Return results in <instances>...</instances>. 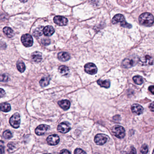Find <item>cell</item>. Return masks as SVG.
<instances>
[{"instance_id": "16", "label": "cell", "mask_w": 154, "mask_h": 154, "mask_svg": "<svg viewBox=\"0 0 154 154\" xmlns=\"http://www.w3.org/2000/svg\"><path fill=\"white\" fill-rule=\"evenodd\" d=\"M31 59L35 62H39L42 59V53L39 52H35L31 55Z\"/></svg>"}, {"instance_id": "17", "label": "cell", "mask_w": 154, "mask_h": 154, "mask_svg": "<svg viewBox=\"0 0 154 154\" xmlns=\"http://www.w3.org/2000/svg\"><path fill=\"white\" fill-rule=\"evenodd\" d=\"M58 104L59 106L64 110H68L70 105V102L67 100L58 101Z\"/></svg>"}, {"instance_id": "4", "label": "cell", "mask_w": 154, "mask_h": 154, "mask_svg": "<svg viewBox=\"0 0 154 154\" xmlns=\"http://www.w3.org/2000/svg\"><path fill=\"white\" fill-rule=\"evenodd\" d=\"M138 60L136 57H129L126 58L123 60L122 63V66L125 68H129L134 67L137 64Z\"/></svg>"}, {"instance_id": "1", "label": "cell", "mask_w": 154, "mask_h": 154, "mask_svg": "<svg viewBox=\"0 0 154 154\" xmlns=\"http://www.w3.org/2000/svg\"><path fill=\"white\" fill-rule=\"evenodd\" d=\"M139 21L140 24L142 25L151 26L154 23L153 15L149 13H144L139 16Z\"/></svg>"}, {"instance_id": "24", "label": "cell", "mask_w": 154, "mask_h": 154, "mask_svg": "<svg viewBox=\"0 0 154 154\" xmlns=\"http://www.w3.org/2000/svg\"><path fill=\"white\" fill-rule=\"evenodd\" d=\"M44 28V27L40 26L35 29L33 33V36L35 37H39V36H41L43 33Z\"/></svg>"}, {"instance_id": "36", "label": "cell", "mask_w": 154, "mask_h": 154, "mask_svg": "<svg viewBox=\"0 0 154 154\" xmlns=\"http://www.w3.org/2000/svg\"><path fill=\"white\" fill-rule=\"evenodd\" d=\"M60 154H71V153L67 150L64 149L60 151Z\"/></svg>"}, {"instance_id": "37", "label": "cell", "mask_w": 154, "mask_h": 154, "mask_svg": "<svg viewBox=\"0 0 154 154\" xmlns=\"http://www.w3.org/2000/svg\"><path fill=\"white\" fill-rule=\"evenodd\" d=\"M129 154H137V151L136 149L135 148L132 147L131 148V150Z\"/></svg>"}, {"instance_id": "12", "label": "cell", "mask_w": 154, "mask_h": 154, "mask_svg": "<svg viewBox=\"0 0 154 154\" xmlns=\"http://www.w3.org/2000/svg\"><path fill=\"white\" fill-rule=\"evenodd\" d=\"M49 129V126L45 124H41L38 126L35 129V132L38 136H42L46 133Z\"/></svg>"}, {"instance_id": "30", "label": "cell", "mask_w": 154, "mask_h": 154, "mask_svg": "<svg viewBox=\"0 0 154 154\" xmlns=\"http://www.w3.org/2000/svg\"><path fill=\"white\" fill-rule=\"evenodd\" d=\"M9 80V77L5 74L0 75V82H7Z\"/></svg>"}, {"instance_id": "26", "label": "cell", "mask_w": 154, "mask_h": 154, "mask_svg": "<svg viewBox=\"0 0 154 154\" xmlns=\"http://www.w3.org/2000/svg\"><path fill=\"white\" fill-rule=\"evenodd\" d=\"M133 81L137 85H142L143 83V78L139 76H134L133 77Z\"/></svg>"}, {"instance_id": "13", "label": "cell", "mask_w": 154, "mask_h": 154, "mask_svg": "<svg viewBox=\"0 0 154 154\" xmlns=\"http://www.w3.org/2000/svg\"><path fill=\"white\" fill-rule=\"evenodd\" d=\"M131 110L134 114L139 115L143 113L144 108L141 105L135 104L131 106Z\"/></svg>"}, {"instance_id": "23", "label": "cell", "mask_w": 154, "mask_h": 154, "mask_svg": "<svg viewBox=\"0 0 154 154\" xmlns=\"http://www.w3.org/2000/svg\"><path fill=\"white\" fill-rule=\"evenodd\" d=\"M11 110V105L8 103H4L0 105V110L4 112H8Z\"/></svg>"}, {"instance_id": "9", "label": "cell", "mask_w": 154, "mask_h": 154, "mask_svg": "<svg viewBox=\"0 0 154 154\" xmlns=\"http://www.w3.org/2000/svg\"><path fill=\"white\" fill-rule=\"evenodd\" d=\"M47 142L48 144L50 146H55L58 144L60 142V138L58 135L53 134L48 137L47 138Z\"/></svg>"}, {"instance_id": "5", "label": "cell", "mask_w": 154, "mask_h": 154, "mask_svg": "<svg viewBox=\"0 0 154 154\" xmlns=\"http://www.w3.org/2000/svg\"><path fill=\"white\" fill-rule=\"evenodd\" d=\"M10 123L13 128L18 129L20 123V115L17 113L14 114L10 118Z\"/></svg>"}, {"instance_id": "22", "label": "cell", "mask_w": 154, "mask_h": 154, "mask_svg": "<svg viewBox=\"0 0 154 154\" xmlns=\"http://www.w3.org/2000/svg\"><path fill=\"white\" fill-rule=\"evenodd\" d=\"M97 83L99 86L105 88H108L110 86V82L108 80H99L97 81Z\"/></svg>"}, {"instance_id": "11", "label": "cell", "mask_w": 154, "mask_h": 154, "mask_svg": "<svg viewBox=\"0 0 154 154\" xmlns=\"http://www.w3.org/2000/svg\"><path fill=\"white\" fill-rule=\"evenodd\" d=\"M54 23L59 26H65L68 25V20L62 16H56L53 19Z\"/></svg>"}, {"instance_id": "28", "label": "cell", "mask_w": 154, "mask_h": 154, "mask_svg": "<svg viewBox=\"0 0 154 154\" xmlns=\"http://www.w3.org/2000/svg\"><path fill=\"white\" fill-rule=\"evenodd\" d=\"M8 150L10 152H13L15 149V144L14 142H10L7 145Z\"/></svg>"}, {"instance_id": "29", "label": "cell", "mask_w": 154, "mask_h": 154, "mask_svg": "<svg viewBox=\"0 0 154 154\" xmlns=\"http://www.w3.org/2000/svg\"><path fill=\"white\" fill-rule=\"evenodd\" d=\"M141 153L142 154H147L148 152V148L147 145L144 144L141 149Z\"/></svg>"}, {"instance_id": "40", "label": "cell", "mask_w": 154, "mask_h": 154, "mask_svg": "<svg viewBox=\"0 0 154 154\" xmlns=\"http://www.w3.org/2000/svg\"><path fill=\"white\" fill-rule=\"evenodd\" d=\"M47 154V153H46V154Z\"/></svg>"}, {"instance_id": "33", "label": "cell", "mask_w": 154, "mask_h": 154, "mask_svg": "<svg viewBox=\"0 0 154 154\" xmlns=\"http://www.w3.org/2000/svg\"><path fill=\"white\" fill-rule=\"evenodd\" d=\"M74 154H86L85 151L80 148L76 149L74 151Z\"/></svg>"}, {"instance_id": "35", "label": "cell", "mask_w": 154, "mask_h": 154, "mask_svg": "<svg viewBox=\"0 0 154 154\" xmlns=\"http://www.w3.org/2000/svg\"><path fill=\"white\" fill-rule=\"evenodd\" d=\"M113 119L116 122H119L121 120V117L119 115H116L113 117Z\"/></svg>"}, {"instance_id": "20", "label": "cell", "mask_w": 154, "mask_h": 154, "mask_svg": "<svg viewBox=\"0 0 154 154\" xmlns=\"http://www.w3.org/2000/svg\"><path fill=\"white\" fill-rule=\"evenodd\" d=\"M50 77L49 76L43 77L39 81V84L41 87H46L49 84Z\"/></svg>"}, {"instance_id": "15", "label": "cell", "mask_w": 154, "mask_h": 154, "mask_svg": "<svg viewBox=\"0 0 154 154\" xmlns=\"http://www.w3.org/2000/svg\"><path fill=\"white\" fill-rule=\"evenodd\" d=\"M140 61L143 65H150L153 64V59L152 57L149 55H146L140 59Z\"/></svg>"}, {"instance_id": "38", "label": "cell", "mask_w": 154, "mask_h": 154, "mask_svg": "<svg viewBox=\"0 0 154 154\" xmlns=\"http://www.w3.org/2000/svg\"><path fill=\"white\" fill-rule=\"evenodd\" d=\"M149 90H150V92L152 94H154V87L153 86H150L149 87Z\"/></svg>"}, {"instance_id": "39", "label": "cell", "mask_w": 154, "mask_h": 154, "mask_svg": "<svg viewBox=\"0 0 154 154\" xmlns=\"http://www.w3.org/2000/svg\"><path fill=\"white\" fill-rule=\"evenodd\" d=\"M149 108L152 112H154V102H152L149 105Z\"/></svg>"}, {"instance_id": "18", "label": "cell", "mask_w": 154, "mask_h": 154, "mask_svg": "<svg viewBox=\"0 0 154 154\" xmlns=\"http://www.w3.org/2000/svg\"><path fill=\"white\" fill-rule=\"evenodd\" d=\"M55 32L54 28L52 26L48 25L45 27L43 30V33L45 36H50L54 33Z\"/></svg>"}, {"instance_id": "21", "label": "cell", "mask_w": 154, "mask_h": 154, "mask_svg": "<svg viewBox=\"0 0 154 154\" xmlns=\"http://www.w3.org/2000/svg\"><path fill=\"white\" fill-rule=\"evenodd\" d=\"M3 31L4 34L9 38L12 37L14 35L13 31L8 27H5V28L3 29Z\"/></svg>"}, {"instance_id": "19", "label": "cell", "mask_w": 154, "mask_h": 154, "mask_svg": "<svg viewBox=\"0 0 154 154\" xmlns=\"http://www.w3.org/2000/svg\"><path fill=\"white\" fill-rule=\"evenodd\" d=\"M58 71L62 75L67 76L70 73V69L68 67L64 65L60 66L58 68Z\"/></svg>"}, {"instance_id": "8", "label": "cell", "mask_w": 154, "mask_h": 154, "mask_svg": "<svg viewBox=\"0 0 154 154\" xmlns=\"http://www.w3.org/2000/svg\"><path fill=\"white\" fill-rule=\"evenodd\" d=\"M85 70L87 73L93 75L97 73L98 69L95 64L93 63H88L85 65Z\"/></svg>"}, {"instance_id": "10", "label": "cell", "mask_w": 154, "mask_h": 154, "mask_svg": "<svg viewBox=\"0 0 154 154\" xmlns=\"http://www.w3.org/2000/svg\"><path fill=\"white\" fill-rule=\"evenodd\" d=\"M70 130V125L68 122H62V123L59 124L58 126H57V130L61 133H67Z\"/></svg>"}, {"instance_id": "25", "label": "cell", "mask_w": 154, "mask_h": 154, "mask_svg": "<svg viewBox=\"0 0 154 154\" xmlns=\"http://www.w3.org/2000/svg\"><path fill=\"white\" fill-rule=\"evenodd\" d=\"M17 68L18 70L20 72H23L25 70V63L22 61H18L17 62Z\"/></svg>"}, {"instance_id": "3", "label": "cell", "mask_w": 154, "mask_h": 154, "mask_svg": "<svg viewBox=\"0 0 154 154\" xmlns=\"http://www.w3.org/2000/svg\"><path fill=\"white\" fill-rule=\"evenodd\" d=\"M113 133L117 138L122 139L125 136V130L123 127L121 126L116 125L112 129Z\"/></svg>"}, {"instance_id": "34", "label": "cell", "mask_w": 154, "mask_h": 154, "mask_svg": "<svg viewBox=\"0 0 154 154\" xmlns=\"http://www.w3.org/2000/svg\"><path fill=\"white\" fill-rule=\"evenodd\" d=\"M5 94H6V93H5L4 89L1 88H0V99L4 97Z\"/></svg>"}, {"instance_id": "6", "label": "cell", "mask_w": 154, "mask_h": 154, "mask_svg": "<svg viewBox=\"0 0 154 154\" xmlns=\"http://www.w3.org/2000/svg\"><path fill=\"white\" fill-rule=\"evenodd\" d=\"M21 42L26 47H30L33 44V38L31 35L29 34H25L22 35L21 38Z\"/></svg>"}, {"instance_id": "7", "label": "cell", "mask_w": 154, "mask_h": 154, "mask_svg": "<svg viewBox=\"0 0 154 154\" xmlns=\"http://www.w3.org/2000/svg\"><path fill=\"white\" fill-rule=\"evenodd\" d=\"M109 139L107 135L103 134H97L94 137V142L96 144L100 146H102L107 142Z\"/></svg>"}, {"instance_id": "27", "label": "cell", "mask_w": 154, "mask_h": 154, "mask_svg": "<svg viewBox=\"0 0 154 154\" xmlns=\"http://www.w3.org/2000/svg\"><path fill=\"white\" fill-rule=\"evenodd\" d=\"M3 137L6 139H11L12 137V132L9 130L5 131L3 133Z\"/></svg>"}, {"instance_id": "14", "label": "cell", "mask_w": 154, "mask_h": 154, "mask_svg": "<svg viewBox=\"0 0 154 154\" xmlns=\"http://www.w3.org/2000/svg\"><path fill=\"white\" fill-rule=\"evenodd\" d=\"M57 57L58 59L62 62H67L70 58L69 54L65 52H61L58 53Z\"/></svg>"}, {"instance_id": "32", "label": "cell", "mask_w": 154, "mask_h": 154, "mask_svg": "<svg viewBox=\"0 0 154 154\" xmlns=\"http://www.w3.org/2000/svg\"><path fill=\"white\" fill-rule=\"evenodd\" d=\"M41 42L45 46H47L50 44V40L49 38H43L41 40Z\"/></svg>"}, {"instance_id": "31", "label": "cell", "mask_w": 154, "mask_h": 154, "mask_svg": "<svg viewBox=\"0 0 154 154\" xmlns=\"http://www.w3.org/2000/svg\"><path fill=\"white\" fill-rule=\"evenodd\" d=\"M4 142L2 141H0V154H4L5 152Z\"/></svg>"}, {"instance_id": "2", "label": "cell", "mask_w": 154, "mask_h": 154, "mask_svg": "<svg viewBox=\"0 0 154 154\" xmlns=\"http://www.w3.org/2000/svg\"><path fill=\"white\" fill-rule=\"evenodd\" d=\"M112 23L113 24H116L117 23H120V25L124 27V28H127L130 29L132 27V26L131 24L127 23L123 15L117 14L116 15L113 17V19Z\"/></svg>"}]
</instances>
